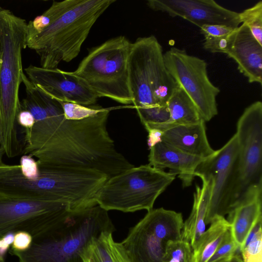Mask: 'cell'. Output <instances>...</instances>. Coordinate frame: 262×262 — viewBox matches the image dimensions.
<instances>
[{
    "mask_svg": "<svg viewBox=\"0 0 262 262\" xmlns=\"http://www.w3.org/2000/svg\"><path fill=\"white\" fill-rule=\"evenodd\" d=\"M110 110L82 120L65 118L61 103L53 100L48 116L24 130L23 154L38 159L39 167L96 170L108 178L134 167L116 149L107 130Z\"/></svg>",
    "mask_w": 262,
    "mask_h": 262,
    "instance_id": "1",
    "label": "cell"
},
{
    "mask_svg": "<svg viewBox=\"0 0 262 262\" xmlns=\"http://www.w3.org/2000/svg\"><path fill=\"white\" fill-rule=\"evenodd\" d=\"M116 0L54 1L43 13L49 24L41 31L27 33L26 46L40 57L41 67L55 69L79 54L92 27Z\"/></svg>",
    "mask_w": 262,
    "mask_h": 262,
    "instance_id": "2",
    "label": "cell"
},
{
    "mask_svg": "<svg viewBox=\"0 0 262 262\" xmlns=\"http://www.w3.org/2000/svg\"><path fill=\"white\" fill-rule=\"evenodd\" d=\"M114 226L108 211L97 205L78 211L64 209L48 227L33 236L24 251L10 250L18 262H83L89 245Z\"/></svg>",
    "mask_w": 262,
    "mask_h": 262,
    "instance_id": "3",
    "label": "cell"
},
{
    "mask_svg": "<svg viewBox=\"0 0 262 262\" xmlns=\"http://www.w3.org/2000/svg\"><path fill=\"white\" fill-rule=\"evenodd\" d=\"M27 27L25 19L0 9V147L8 158L22 154L24 147L17 116L21 111L19 89L24 73L21 52L27 47Z\"/></svg>",
    "mask_w": 262,
    "mask_h": 262,
    "instance_id": "4",
    "label": "cell"
},
{
    "mask_svg": "<svg viewBox=\"0 0 262 262\" xmlns=\"http://www.w3.org/2000/svg\"><path fill=\"white\" fill-rule=\"evenodd\" d=\"M128 80L137 113L167 107L178 85L167 70L162 47L154 35L139 37L132 43Z\"/></svg>",
    "mask_w": 262,
    "mask_h": 262,
    "instance_id": "5",
    "label": "cell"
},
{
    "mask_svg": "<svg viewBox=\"0 0 262 262\" xmlns=\"http://www.w3.org/2000/svg\"><path fill=\"white\" fill-rule=\"evenodd\" d=\"M132 43L123 35L90 49L72 74L81 79L98 98L132 104L128 58Z\"/></svg>",
    "mask_w": 262,
    "mask_h": 262,
    "instance_id": "6",
    "label": "cell"
},
{
    "mask_svg": "<svg viewBox=\"0 0 262 262\" xmlns=\"http://www.w3.org/2000/svg\"><path fill=\"white\" fill-rule=\"evenodd\" d=\"M176 176L149 164L134 166L107 179L97 193V204L107 211H148Z\"/></svg>",
    "mask_w": 262,
    "mask_h": 262,
    "instance_id": "7",
    "label": "cell"
},
{
    "mask_svg": "<svg viewBox=\"0 0 262 262\" xmlns=\"http://www.w3.org/2000/svg\"><path fill=\"white\" fill-rule=\"evenodd\" d=\"M235 134L238 149L237 176L232 197L231 212L245 201L262 194V102L260 101L253 102L244 110L237 121Z\"/></svg>",
    "mask_w": 262,
    "mask_h": 262,
    "instance_id": "8",
    "label": "cell"
},
{
    "mask_svg": "<svg viewBox=\"0 0 262 262\" xmlns=\"http://www.w3.org/2000/svg\"><path fill=\"white\" fill-rule=\"evenodd\" d=\"M167 71L193 102L206 122L217 115L216 97L220 89L210 80L207 64L185 50L172 47L164 53Z\"/></svg>",
    "mask_w": 262,
    "mask_h": 262,
    "instance_id": "9",
    "label": "cell"
},
{
    "mask_svg": "<svg viewBox=\"0 0 262 262\" xmlns=\"http://www.w3.org/2000/svg\"><path fill=\"white\" fill-rule=\"evenodd\" d=\"M238 149L234 134L223 147L203 160L195 169V177L209 176L213 181L206 225L216 216H225L231 212L237 176Z\"/></svg>",
    "mask_w": 262,
    "mask_h": 262,
    "instance_id": "10",
    "label": "cell"
},
{
    "mask_svg": "<svg viewBox=\"0 0 262 262\" xmlns=\"http://www.w3.org/2000/svg\"><path fill=\"white\" fill-rule=\"evenodd\" d=\"M67 205L56 202L13 198L0 195V239L25 231L32 237L53 223Z\"/></svg>",
    "mask_w": 262,
    "mask_h": 262,
    "instance_id": "11",
    "label": "cell"
},
{
    "mask_svg": "<svg viewBox=\"0 0 262 262\" xmlns=\"http://www.w3.org/2000/svg\"><path fill=\"white\" fill-rule=\"evenodd\" d=\"M25 71L33 84L55 99L85 106L96 104L97 96L72 72L32 65L25 68Z\"/></svg>",
    "mask_w": 262,
    "mask_h": 262,
    "instance_id": "12",
    "label": "cell"
},
{
    "mask_svg": "<svg viewBox=\"0 0 262 262\" xmlns=\"http://www.w3.org/2000/svg\"><path fill=\"white\" fill-rule=\"evenodd\" d=\"M151 9L179 16L198 26H225L236 28L241 24L239 13L228 9L213 0H148Z\"/></svg>",
    "mask_w": 262,
    "mask_h": 262,
    "instance_id": "13",
    "label": "cell"
},
{
    "mask_svg": "<svg viewBox=\"0 0 262 262\" xmlns=\"http://www.w3.org/2000/svg\"><path fill=\"white\" fill-rule=\"evenodd\" d=\"M250 83L262 84V46L244 24L231 34L225 53Z\"/></svg>",
    "mask_w": 262,
    "mask_h": 262,
    "instance_id": "14",
    "label": "cell"
},
{
    "mask_svg": "<svg viewBox=\"0 0 262 262\" xmlns=\"http://www.w3.org/2000/svg\"><path fill=\"white\" fill-rule=\"evenodd\" d=\"M205 158L183 152L161 141L150 148L149 165L163 170L169 168L178 176L183 187L190 186L195 177V171Z\"/></svg>",
    "mask_w": 262,
    "mask_h": 262,
    "instance_id": "15",
    "label": "cell"
},
{
    "mask_svg": "<svg viewBox=\"0 0 262 262\" xmlns=\"http://www.w3.org/2000/svg\"><path fill=\"white\" fill-rule=\"evenodd\" d=\"M120 244L129 262H165L166 243L158 237L142 220Z\"/></svg>",
    "mask_w": 262,
    "mask_h": 262,
    "instance_id": "16",
    "label": "cell"
},
{
    "mask_svg": "<svg viewBox=\"0 0 262 262\" xmlns=\"http://www.w3.org/2000/svg\"><path fill=\"white\" fill-rule=\"evenodd\" d=\"M162 141L186 154L206 158L215 150L207 139L205 122L177 125L164 130Z\"/></svg>",
    "mask_w": 262,
    "mask_h": 262,
    "instance_id": "17",
    "label": "cell"
},
{
    "mask_svg": "<svg viewBox=\"0 0 262 262\" xmlns=\"http://www.w3.org/2000/svg\"><path fill=\"white\" fill-rule=\"evenodd\" d=\"M200 178L202 180V185L195 187L192 210L189 217L184 222L181 233V239L190 243L192 248L205 231V219L213 186V181L210 177Z\"/></svg>",
    "mask_w": 262,
    "mask_h": 262,
    "instance_id": "18",
    "label": "cell"
},
{
    "mask_svg": "<svg viewBox=\"0 0 262 262\" xmlns=\"http://www.w3.org/2000/svg\"><path fill=\"white\" fill-rule=\"evenodd\" d=\"M262 194L239 205L228 214L232 235L240 251L256 224L262 220Z\"/></svg>",
    "mask_w": 262,
    "mask_h": 262,
    "instance_id": "19",
    "label": "cell"
},
{
    "mask_svg": "<svg viewBox=\"0 0 262 262\" xmlns=\"http://www.w3.org/2000/svg\"><path fill=\"white\" fill-rule=\"evenodd\" d=\"M167 107L169 120L163 124L145 125L146 130L156 128L163 131L171 126L195 124L203 120L193 102L179 85L169 98Z\"/></svg>",
    "mask_w": 262,
    "mask_h": 262,
    "instance_id": "20",
    "label": "cell"
},
{
    "mask_svg": "<svg viewBox=\"0 0 262 262\" xmlns=\"http://www.w3.org/2000/svg\"><path fill=\"white\" fill-rule=\"evenodd\" d=\"M142 220L158 237L166 243L169 241L181 239L184 224L181 213L162 207L152 209Z\"/></svg>",
    "mask_w": 262,
    "mask_h": 262,
    "instance_id": "21",
    "label": "cell"
},
{
    "mask_svg": "<svg viewBox=\"0 0 262 262\" xmlns=\"http://www.w3.org/2000/svg\"><path fill=\"white\" fill-rule=\"evenodd\" d=\"M210 224L192 248L194 262H207L230 229V223L223 216H215Z\"/></svg>",
    "mask_w": 262,
    "mask_h": 262,
    "instance_id": "22",
    "label": "cell"
},
{
    "mask_svg": "<svg viewBox=\"0 0 262 262\" xmlns=\"http://www.w3.org/2000/svg\"><path fill=\"white\" fill-rule=\"evenodd\" d=\"M236 28L225 26L207 25L200 28L204 36L203 47L211 53H225L231 34Z\"/></svg>",
    "mask_w": 262,
    "mask_h": 262,
    "instance_id": "23",
    "label": "cell"
},
{
    "mask_svg": "<svg viewBox=\"0 0 262 262\" xmlns=\"http://www.w3.org/2000/svg\"><path fill=\"white\" fill-rule=\"evenodd\" d=\"M261 223L255 226L241 251L243 262H262Z\"/></svg>",
    "mask_w": 262,
    "mask_h": 262,
    "instance_id": "24",
    "label": "cell"
},
{
    "mask_svg": "<svg viewBox=\"0 0 262 262\" xmlns=\"http://www.w3.org/2000/svg\"><path fill=\"white\" fill-rule=\"evenodd\" d=\"M112 232L103 233L88 247L83 262H114L108 243Z\"/></svg>",
    "mask_w": 262,
    "mask_h": 262,
    "instance_id": "25",
    "label": "cell"
},
{
    "mask_svg": "<svg viewBox=\"0 0 262 262\" xmlns=\"http://www.w3.org/2000/svg\"><path fill=\"white\" fill-rule=\"evenodd\" d=\"M165 262H194L192 248L182 239L169 241L165 245Z\"/></svg>",
    "mask_w": 262,
    "mask_h": 262,
    "instance_id": "26",
    "label": "cell"
},
{
    "mask_svg": "<svg viewBox=\"0 0 262 262\" xmlns=\"http://www.w3.org/2000/svg\"><path fill=\"white\" fill-rule=\"evenodd\" d=\"M239 13L242 24L250 30L254 37L262 46V1Z\"/></svg>",
    "mask_w": 262,
    "mask_h": 262,
    "instance_id": "27",
    "label": "cell"
},
{
    "mask_svg": "<svg viewBox=\"0 0 262 262\" xmlns=\"http://www.w3.org/2000/svg\"><path fill=\"white\" fill-rule=\"evenodd\" d=\"M60 102L65 118L69 120L86 119L98 114L104 108L97 104L85 106L74 103Z\"/></svg>",
    "mask_w": 262,
    "mask_h": 262,
    "instance_id": "28",
    "label": "cell"
},
{
    "mask_svg": "<svg viewBox=\"0 0 262 262\" xmlns=\"http://www.w3.org/2000/svg\"><path fill=\"white\" fill-rule=\"evenodd\" d=\"M238 251L230 229L226 233L221 244L207 262H226L231 259Z\"/></svg>",
    "mask_w": 262,
    "mask_h": 262,
    "instance_id": "29",
    "label": "cell"
},
{
    "mask_svg": "<svg viewBox=\"0 0 262 262\" xmlns=\"http://www.w3.org/2000/svg\"><path fill=\"white\" fill-rule=\"evenodd\" d=\"M19 166L21 173L27 178H35L39 175V169L37 162L33 157L29 155H24L21 157Z\"/></svg>",
    "mask_w": 262,
    "mask_h": 262,
    "instance_id": "30",
    "label": "cell"
},
{
    "mask_svg": "<svg viewBox=\"0 0 262 262\" xmlns=\"http://www.w3.org/2000/svg\"><path fill=\"white\" fill-rule=\"evenodd\" d=\"M33 239L32 236L25 231H19L14 234L11 249L17 251H24L30 246Z\"/></svg>",
    "mask_w": 262,
    "mask_h": 262,
    "instance_id": "31",
    "label": "cell"
},
{
    "mask_svg": "<svg viewBox=\"0 0 262 262\" xmlns=\"http://www.w3.org/2000/svg\"><path fill=\"white\" fill-rule=\"evenodd\" d=\"M108 243L114 262H129L120 243L115 242L111 234Z\"/></svg>",
    "mask_w": 262,
    "mask_h": 262,
    "instance_id": "32",
    "label": "cell"
},
{
    "mask_svg": "<svg viewBox=\"0 0 262 262\" xmlns=\"http://www.w3.org/2000/svg\"><path fill=\"white\" fill-rule=\"evenodd\" d=\"M18 125L26 130L31 129L34 124V119L32 114L28 111L21 110L17 116Z\"/></svg>",
    "mask_w": 262,
    "mask_h": 262,
    "instance_id": "33",
    "label": "cell"
},
{
    "mask_svg": "<svg viewBox=\"0 0 262 262\" xmlns=\"http://www.w3.org/2000/svg\"><path fill=\"white\" fill-rule=\"evenodd\" d=\"M147 131L148 133L147 144L150 149L162 141L163 132L156 128H150L147 130Z\"/></svg>",
    "mask_w": 262,
    "mask_h": 262,
    "instance_id": "34",
    "label": "cell"
},
{
    "mask_svg": "<svg viewBox=\"0 0 262 262\" xmlns=\"http://www.w3.org/2000/svg\"><path fill=\"white\" fill-rule=\"evenodd\" d=\"M14 234L9 233L0 239V256L3 257L9 250L10 246H12L13 242Z\"/></svg>",
    "mask_w": 262,
    "mask_h": 262,
    "instance_id": "35",
    "label": "cell"
},
{
    "mask_svg": "<svg viewBox=\"0 0 262 262\" xmlns=\"http://www.w3.org/2000/svg\"><path fill=\"white\" fill-rule=\"evenodd\" d=\"M226 262H243L241 251H237L231 259Z\"/></svg>",
    "mask_w": 262,
    "mask_h": 262,
    "instance_id": "36",
    "label": "cell"
},
{
    "mask_svg": "<svg viewBox=\"0 0 262 262\" xmlns=\"http://www.w3.org/2000/svg\"><path fill=\"white\" fill-rule=\"evenodd\" d=\"M4 155H5L4 150H3V149L2 148H1L0 147V165L4 164V163L3 162V161H2V158L4 156Z\"/></svg>",
    "mask_w": 262,
    "mask_h": 262,
    "instance_id": "37",
    "label": "cell"
},
{
    "mask_svg": "<svg viewBox=\"0 0 262 262\" xmlns=\"http://www.w3.org/2000/svg\"><path fill=\"white\" fill-rule=\"evenodd\" d=\"M2 120H1V116L0 114V144L2 141Z\"/></svg>",
    "mask_w": 262,
    "mask_h": 262,
    "instance_id": "38",
    "label": "cell"
},
{
    "mask_svg": "<svg viewBox=\"0 0 262 262\" xmlns=\"http://www.w3.org/2000/svg\"><path fill=\"white\" fill-rule=\"evenodd\" d=\"M0 262H5L3 257L0 256Z\"/></svg>",
    "mask_w": 262,
    "mask_h": 262,
    "instance_id": "39",
    "label": "cell"
}]
</instances>
